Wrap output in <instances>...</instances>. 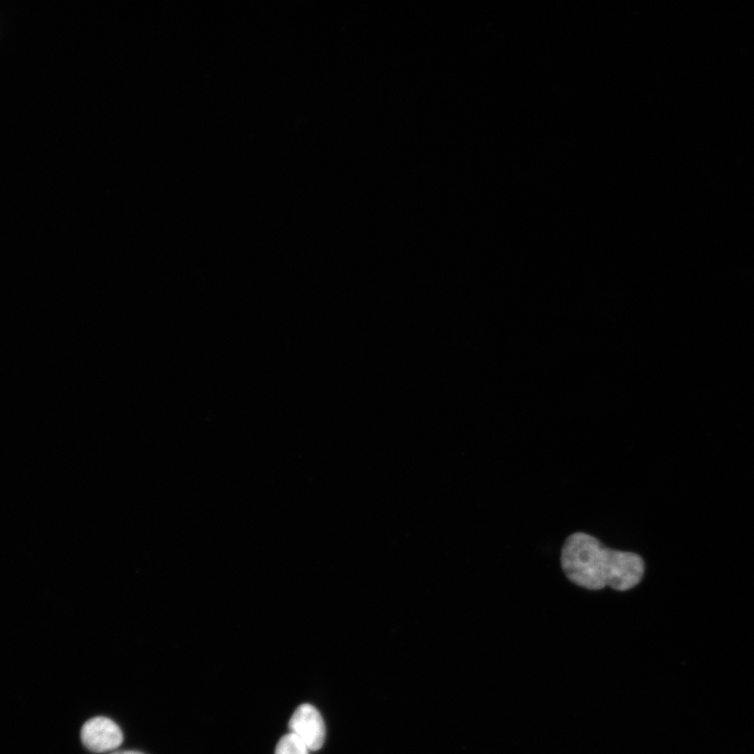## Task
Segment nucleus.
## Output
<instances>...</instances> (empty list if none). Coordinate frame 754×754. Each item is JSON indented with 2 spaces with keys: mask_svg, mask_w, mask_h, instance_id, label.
<instances>
[{
  "mask_svg": "<svg viewBox=\"0 0 754 754\" xmlns=\"http://www.w3.org/2000/svg\"><path fill=\"white\" fill-rule=\"evenodd\" d=\"M112 754H144V753L138 752V751H117Z\"/></svg>",
  "mask_w": 754,
  "mask_h": 754,
  "instance_id": "5",
  "label": "nucleus"
},
{
  "mask_svg": "<svg viewBox=\"0 0 754 754\" xmlns=\"http://www.w3.org/2000/svg\"><path fill=\"white\" fill-rule=\"evenodd\" d=\"M288 727H290L291 734L301 740L309 751H317L323 747L326 727L321 714L313 705H300Z\"/></svg>",
  "mask_w": 754,
  "mask_h": 754,
  "instance_id": "2",
  "label": "nucleus"
},
{
  "mask_svg": "<svg viewBox=\"0 0 754 754\" xmlns=\"http://www.w3.org/2000/svg\"><path fill=\"white\" fill-rule=\"evenodd\" d=\"M309 749L295 735L282 737L277 744L275 754H309Z\"/></svg>",
  "mask_w": 754,
  "mask_h": 754,
  "instance_id": "4",
  "label": "nucleus"
},
{
  "mask_svg": "<svg viewBox=\"0 0 754 754\" xmlns=\"http://www.w3.org/2000/svg\"><path fill=\"white\" fill-rule=\"evenodd\" d=\"M561 561L568 580L591 591L606 587L631 590L640 584L646 570L638 554L606 548L584 532L566 540Z\"/></svg>",
  "mask_w": 754,
  "mask_h": 754,
  "instance_id": "1",
  "label": "nucleus"
},
{
  "mask_svg": "<svg viewBox=\"0 0 754 754\" xmlns=\"http://www.w3.org/2000/svg\"><path fill=\"white\" fill-rule=\"evenodd\" d=\"M81 740L88 750L103 753L121 746L124 736L120 727L113 720L97 717L83 725Z\"/></svg>",
  "mask_w": 754,
  "mask_h": 754,
  "instance_id": "3",
  "label": "nucleus"
}]
</instances>
